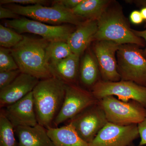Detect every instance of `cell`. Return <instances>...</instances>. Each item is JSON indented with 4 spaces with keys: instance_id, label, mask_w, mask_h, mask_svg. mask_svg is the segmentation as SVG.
<instances>
[{
    "instance_id": "1",
    "label": "cell",
    "mask_w": 146,
    "mask_h": 146,
    "mask_svg": "<svg viewBox=\"0 0 146 146\" xmlns=\"http://www.w3.org/2000/svg\"><path fill=\"white\" fill-rule=\"evenodd\" d=\"M49 42L42 38L24 35L22 41L10 49L21 73L41 80L53 77L46 56Z\"/></svg>"
},
{
    "instance_id": "2",
    "label": "cell",
    "mask_w": 146,
    "mask_h": 146,
    "mask_svg": "<svg viewBox=\"0 0 146 146\" xmlns=\"http://www.w3.org/2000/svg\"><path fill=\"white\" fill-rule=\"evenodd\" d=\"M66 84L53 76L39 80L33 91L37 122L46 129L52 123L63 104Z\"/></svg>"
},
{
    "instance_id": "3",
    "label": "cell",
    "mask_w": 146,
    "mask_h": 146,
    "mask_svg": "<svg viewBox=\"0 0 146 146\" xmlns=\"http://www.w3.org/2000/svg\"><path fill=\"white\" fill-rule=\"evenodd\" d=\"M97 21L98 30L94 36L95 40H107L119 45L143 46L141 38L133 33L122 14L119 11L106 10Z\"/></svg>"
},
{
    "instance_id": "4",
    "label": "cell",
    "mask_w": 146,
    "mask_h": 146,
    "mask_svg": "<svg viewBox=\"0 0 146 146\" xmlns=\"http://www.w3.org/2000/svg\"><path fill=\"white\" fill-rule=\"evenodd\" d=\"M4 7L19 16L52 25L68 24L78 26L83 23L82 18L76 16L71 10L54 2L51 7L42 5L22 6L16 4L6 5Z\"/></svg>"
},
{
    "instance_id": "5",
    "label": "cell",
    "mask_w": 146,
    "mask_h": 146,
    "mask_svg": "<svg viewBox=\"0 0 146 146\" xmlns=\"http://www.w3.org/2000/svg\"><path fill=\"white\" fill-rule=\"evenodd\" d=\"M108 122L121 126L138 125L146 118V108L138 102L122 101L114 96L99 100Z\"/></svg>"
},
{
    "instance_id": "6",
    "label": "cell",
    "mask_w": 146,
    "mask_h": 146,
    "mask_svg": "<svg viewBox=\"0 0 146 146\" xmlns=\"http://www.w3.org/2000/svg\"><path fill=\"white\" fill-rule=\"evenodd\" d=\"M117 55L121 80L146 86V58L141 50L135 45H120Z\"/></svg>"
},
{
    "instance_id": "7",
    "label": "cell",
    "mask_w": 146,
    "mask_h": 146,
    "mask_svg": "<svg viewBox=\"0 0 146 146\" xmlns=\"http://www.w3.org/2000/svg\"><path fill=\"white\" fill-rule=\"evenodd\" d=\"M91 92L98 101L104 97L114 96L123 102L135 101L146 108V86L133 82L100 80L92 87Z\"/></svg>"
},
{
    "instance_id": "8",
    "label": "cell",
    "mask_w": 146,
    "mask_h": 146,
    "mask_svg": "<svg viewBox=\"0 0 146 146\" xmlns=\"http://www.w3.org/2000/svg\"><path fill=\"white\" fill-rule=\"evenodd\" d=\"M6 24L7 27L19 34L30 33L37 35L49 42L67 41L74 32L72 27L69 25H47L26 17L9 20Z\"/></svg>"
},
{
    "instance_id": "9",
    "label": "cell",
    "mask_w": 146,
    "mask_h": 146,
    "mask_svg": "<svg viewBox=\"0 0 146 146\" xmlns=\"http://www.w3.org/2000/svg\"><path fill=\"white\" fill-rule=\"evenodd\" d=\"M98 101L91 92L76 84H66L64 101L53 124L57 126L66 121H70Z\"/></svg>"
},
{
    "instance_id": "10",
    "label": "cell",
    "mask_w": 146,
    "mask_h": 146,
    "mask_svg": "<svg viewBox=\"0 0 146 146\" xmlns=\"http://www.w3.org/2000/svg\"><path fill=\"white\" fill-rule=\"evenodd\" d=\"M69 122L78 136L88 143L108 123L98 102L84 110Z\"/></svg>"
},
{
    "instance_id": "11",
    "label": "cell",
    "mask_w": 146,
    "mask_h": 146,
    "mask_svg": "<svg viewBox=\"0 0 146 146\" xmlns=\"http://www.w3.org/2000/svg\"><path fill=\"white\" fill-rule=\"evenodd\" d=\"M139 137L138 125L121 126L108 122L89 146H129Z\"/></svg>"
},
{
    "instance_id": "12",
    "label": "cell",
    "mask_w": 146,
    "mask_h": 146,
    "mask_svg": "<svg viewBox=\"0 0 146 146\" xmlns=\"http://www.w3.org/2000/svg\"><path fill=\"white\" fill-rule=\"evenodd\" d=\"M120 45L107 40L97 41L94 46V52L102 80L106 82L119 81L116 53Z\"/></svg>"
},
{
    "instance_id": "13",
    "label": "cell",
    "mask_w": 146,
    "mask_h": 146,
    "mask_svg": "<svg viewBox=\"0 0 146 146\" xmlns=\"http://www.w3.org/2000/svg\"><path fill=\"white\" fill-rule=\"evenodd\" d=\"M13 127L34 126L38 124L35 110L32 92L3 110Z\"/></svg>"
},
{
    "instance_id": "14",
    "label": "cell",
    "mask_w": 146,
    "mask_h": 146,
    "mask_svg": "<svg viewBox=\"0 0 146 146\" xmlns=\"http://www.w3.org/2000/svg\"><path fill=\"white\" fill-rule=\"evenodd\" d=\"M39 80L30 75L21 73L16 79L0 90V107L13 104L32 92Z\"/></svg>"
},
{
    "instance_id": "15",
    "label": "cell",
    "mask_w": 146,
    "mask_h": 146,
    "mask_svg": "<svg viewBox=\"0 0 146 146\" xmlns=\"http://www.w3.org/2000/svg\"><path fill=\"white\" fill-rule=\"evenodd\" d=\"M98 30L97 20H87L78 25L67 41L73 53L80 56L94 39Z\"/></svg>"
},
{
    "instance_id": "16",
    "label": "cell",
    "mask_w": 146,
    "mask_h": 146,
    "mask_svg": "<svg viewBox=\"0 0 146 146\" xmlns=\"http://www.w3.org/2000/svg\"><path fill=\"white\" fill-rule=\"evenodd\" d=\"M18 137L17 146H54L47 129L37 124L34 126H20L14 129Z\"/></svg>"
},
{
    "instance_id": "17",
    "label": "cell",
    "mask_w": 146,
    "mask_h": 146,
    "mask_svg": "<svg viewBox=\"0 0 146 146\" xmlns=\"http://www.w3.org/2000/svg\"><path fill=\"white\" fill-rule=\"evenodd\" d=\"M80 56L72 54L61 60L49 64L53 76L59 79L65 84H75L78 73Z\"/></svg>"
},
{
    "instance_id": "18",
    "label": "cell",
    "mask_w": 146,
    "mask_h": 146,
    "mask_svg": "<svg viewBox=\"0 0 146 146\" xmlns=\"http://www.w3.org/2000/svg\"><path fill=\"white\" fill-rule=\"evenodd\" d=\"M47 132L54 146H89L69 123L60 127H50Z\"/></svg>"
},
{
    "instance_id": "19",
    "label": "cell",
    "mask_w": 146,
    "mask_h": 146,
    "mask_svg": "<svg viewBox=\"0 0 146 146\" xmlns=\"http://www.w3.org/2000/svg\"><path fill=\"white\" fill-rule=\"evenodd\" d=\"M109 3L106 0H83L71 11L79 18L97 20L106 10Z\"/></svg>"
},
{
    "instance_id": "20",
    "label": "cell",
    "mask_w": 146,
    "mask_h": 146,
    "mask_svg": "<svg viewBox=\"0 0 146 146\" xmlns=\"http://www.w3.org/2000/svg\"><path fill=\"white\" fill-rule=\"evenodd\" d=\"M99 68L96 59L90 53L84 55L80 66V76L82 82L84 85L91 87L99 81Z\"/></svg>"
},
{
    "instance_id": "21",
    "label": "cell",
    "mask_w": 146,
    "mask_h": 146,
    "mask_svg": "<svg viewBox=\"0 0 146 146\" xmlns=\"http://www.w3.org/2000/svg\"><path fill=\"white\" fill-rule=\"evenodd\" d=\"M73 53L67 41L50 42L46 48V59L50 63L65 58Z\"/></svg>"
},
{
    "instance_id": "22",
    "label": "cell",
    "mask_w": 146,
    "mask_h": 146,
    "mask_svg": "<svg viewBox=\"0 0 146 146\" xmlns=\"http://www.w3.org/2000/svg\"><path fill=\"white\" fill-rule=\"evenodd\" d=\"M14 128L3 110L0 113V146H17Z\"/></svg>"
},
{
    "instance_id": "23",
    "label": "cell",
    "mask_w": 146,
    "mask_h": 146,
    "mask_svg": "<svg viewBox=\"0 0 146 146\" xmlns=\"http://www.w3.org/2000/svg\"><path fill=\"white\" fill-rule=\"evenodd\" d=\"M24 35L19 34L10 28L0 25V46L11 49L19 44L24 38Z\"/></svg>"
},
{
    "instance_id": "24",
    "label": "cell",
    "mask_w": 146,
    "mask_h": 146,
    "mask_svg": "<svg viewBox=\"0 0 146 146\" xmlns=\"http://www.w3.org/2000/svg\"><path fill=\"white\" fill-rule=\"evenodd\" d=\"M19 69L10 49L0 48V72Z\"/></svg>"
},
{
    "instance_id": "25",
    "label": "cell",
    "mask_w": 146,
    "mask_h": 146,
    "mask_svg": "<svg viewBox=\"0 0 146 146\" xmlns=\"http://www.w3.org/2000/svg\"><path fill=\"white\" fill-rule=\"evenodd\" d=\"M21 73L19 69L0 72V90L12 83Z\"/></svg>"
},
{
    "instance_id": "26",
    "label": "cell",
    "mask_w": 146,
    "mask_h": 146,
    "mask_svg": "<svg viewBox=\"0 0 146 146\" xmlns=\"http://www.w3.org/2000/svg\"><path fill=\"white\" fill-rule=\"evenodd\" d=\"M48 1L45 0H1V5L8 4H16L22 6H29L35 5H45Z\"/></svg>"
},
{
    "instance_id": "27",
    "label": "cell",
    "mask_w": 146,
    "mask_h": 146,
    "mask_svg": "<svg viewBox=\"0 0 146 146\" xmlns=\"http://www.w3.org/2000/svg\"><path fill=\"white\" fill-rule=\"evenodd\" d=\"M83 0H58L54 2L58 4L67 9L72 10L78 5Z\"/></svg>"
},
{
    "instance_id": "28",
    "label": "cell",
    "mask_w": 146,
    "mask_h": 146,
    "mask_svg": "<svg viewBox=\"0 0 146 146\" xmlns=\"http://www.w3.org/2000/svg\"><path fill=\"white\" fill-rule=\"evenodd\" d=\"M139 136L141 138V141L139 146H143L146 145V118L138 125Z\"/></svg>"
},
{
    "instance_id": "29",
    "label": "cell",
    "mask_w": 146,
    "mask_h": 146,
    "mask_svg": "<svg viewBox=\"0 0 146 146\" xmlns=\"http://www.w3.org/2000/svg\"><path fill=\"white\" fill-rule=\"evenodd\" d=\"M19 15L14 13L12 10L4 6H0V18L1 19H16L19 18Z\"/></svg>"
},
{
    "instance_id": "30",
    "label": "cell",
    "mask_w": 146,
    "mask_h": 146,
    "mask_svg": "<svg viewBox=\"0 0 146 146\" xmlns=\"http://www.w3.org/2000/svg\"><path fill=\"white\" fill-rule=\"evenodd\" d=\"M130 19L131 23L134 24H141L144 20L141 15V11L136 10L132 11L131 13Z\"/></svg>"
},
{
    "instance_id": "31",
    "label": "cell",
    "mask_w": 146,
    "mask_h": 146,
    "mask_svg": "<svg viewBox=\"0 0 146 146\" xmlns=\"http://www.w3.org/2000/svg\"><path fill=\"white\" fill-rule=\"evenodd\" d=\"M131 30L133 31V33H134L136 36H139L140 37H142L143 38L146 42V29L145 30L143 31H138L134 30L132 29ZM145 53L146 54V48L145 50Z\"/></svg>"
},
{
    "instance_id": "32",
    "label": "cell",
    "mask_w": 146,
    "mask_h": 146,
    "mask_svg": "<svg viewBox=\"0 0 146 146\" xmlns=\"http://www.w3.org/2000/svg\"><path fill=\"white\" fill-rule=\"evenodd\" d=\"M141 15L143 19L146 20V7L142 9L141 11Z\"/></svg>"
},
{
    "instance_id": "33",
    "label": "cell",
    "mask_w": 146,
    "mask_h": 146,
    "mask_svg": "<svg viewBox=\"0 0 146 146\" xmlns=\"http://www.w3.org/2000/svg\"><path fill=\"white\" fill-rule=\"evenodd\" d=\"M129 146H135L134 145L133 143L131 144V145H130Z\"/></svg>"
}]
</instances>
